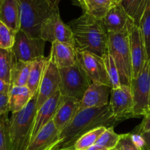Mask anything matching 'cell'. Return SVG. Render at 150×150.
I'll list each match as a JSON object with an SVG mask.
<instances>
[{"instance_id": "1", "label": "cell", "mask_w": 150, "mask_h": 150, "mask_svg": "<svg viewBox=\"0 0 150 150\" xmlns=\"http://www.w3.org/2000/svg\"><path fill=\"white\" fill-rule=\"evenodd\" d=\"M119 122L113 115L109 103L101 108L79 110L60 132L55 150L74 147L75 142L87 132L99 127H113Z\"/></svg>"}, {"instance_id": "2", "label": "cell", "mask_w": 150, "mask_h": 150, "mask_svg": "<svg viewBox=\"0 0 150 150\" xmlns=\"http://www.w3.org/2000/svg\"><path fill=\"white\" fill-rule=\"evenodd\" d=\"M68 25L76 52H89L101 57L107 52L108 32L102 20L83 13Z\"/></svg>"}, {"instance_id": "3", "label": "cell", "mask_w": 150, "mask_h": 150, "mask_svg": "<svg viewBox=\"0 0 150 150\" xmlns=\"http://www.w3.org/2000/svg\"><path fill=\"white\" fill-rule=\"evenodd\" d=\"M37 96L38 92L26 107L12 114L9 122L10 150H26L30 142L37 111Z\"/></svg>"}, {"instance_id": "4", "label": "cell", "mask_w": 150, "mask_h": 150, "mask_svg": "<svg viewBox=\"0 0 150 150\" xmlns=\"http://www.w3.org/2000/svg\"><path fill=\"white\" fill-rule=\"evenodd\" d=\"M20 9L21 29L32 38H40L43 22L59 11L49 0H18Z\"/></svg>"}, {"instance_id": "5", "label": "cell", "mask_w": 150, "mask_h": 150, "mask_svg": "<svg viewBox=\"0 0 150 150\" xmlns=\"http://www.w3.org/2000/svg\"><path fill=\"white\" fill-rule=\"evenodd\" d=\"M107 52L112 56L119 71L121 85L131 88L132 80V65L129 48V32H108Z\"/></svg>"}, {"instance_id": "6", "label": "cell", "mask_w": 150, "mask_h": 150, "mask_svg": "<svg viewBox=\"0 0 150 150\" xmlns=\"http://www.w3.org/2000/svg\"><path fill=\"white\" fill-rule=\"evenodd\" d=\"M59 90L62 96L73 98L80 101L91 83L80 63L77 60L73 66L59 69Z\"/></svg>"}, {"instance_id": "7", "label": "cell", "mask_w": 150, "mask_h": 150, "mask_svg": "<svg viewBox=\"0 0 150 150\" xmlns=\"http://www.w3.org/2000/svg\"><path fill=\"white\" fill-rule=\"evenodd\" d=\"M46 42L41 38H32L19 29L16 33L12 52L18 61L32 62L44 56Z\"/></svg>"}, {"instance_id": "8", "label": "cell", "mask_w": 150, "mask_h": 150, "mask_svg": "<svg viewBox=\"0 0 150 150\" xmlns=\"http://www.w3.org/2000/svg\"><path fill=\"white\" fill-rule=\"evenodd\" d=\"M131 90L134 100V115L144 116L149 111L150 98V59H147L141 73L132 79Z\"/></svg>"}, {"instance_id": "9", "label": "cell", "mask_w": 150, "mask_h": 150, "mask_svg": "<svg viewBox=\"0 0 150 150\" xmlns=\"http://www.w3.org/2000/svg\"><path fill=\"white\" fill-rule=\"evenodd\" d=\"M40 38L45 42L58 41L74 45L73 34L69 25L62 21L59 11L47 18L41 27Z\"/></svg>"}, {"instance_id": "10", "label": "cell", "mask_w": 150, "mask_h": 150, "mask_svg": "<svg viewBox=\"0 0 150 150\" xmlns=\"http://www.w3.org/2000/svg\"><path fill=\"white\" fill-rule=\"evenodd\" d=\"M109 102L113 115L119 122L135 117L134 115V100L132 90L126 85H121L112 89Z\"/></svg>"}, {"instance_id": "11", "label": "cell", "mask_w": 150, "mask_h": 150, "mask_svg": "<svg viewBox=\"0 0 150 150\" xmlns=\"http://www.w3.org/2000/svg\"><path fill=\"white\" fill-rule=\"evenodd\" d=\"M77 60L91 83L111 86L102 57L89 52H77Z\"/></svg>"}, {"instance_id": "12", "label": "cell", "mask_w": 150, "mask_h": 150, "mask_svg": "<svg viewBox=\"0 0 150 150\" xmlns=\"http://www.w3.org/2000/svg\"><path fill=\"white\" fill-rule=\"evenodd\" d=\"M60 81L59 69L49 58L38 88L37 96V109L59 90Z\"/></svg>"}, {"instance_id": "13", "label": "cell", "mask_w": 150, "mask_h": 150, "mask_svg": "<svg viewBox=\"0 0 150 150\" xmlns=\"http://www.w3.org/2000/svg\"><path fill=\"white\" fill-rule=\"evenodd\" d=\"M101 20L110 33L129 32L132 26L135 25L133 20L119 3H115Z\"/></svg>"}, {"instance_id": "14", "label": "cell", "mask_w": 150, "mask_h": 150, "mask_svg": "<svg viewBox=\"0 0 150 150\" xmlns=\"http://www.w3.org/2000/svg\"><path fill=\"white\" fill-rule=\"evenodd\" d=\"M129 48L132 65V79L141 73L144 63L147 60L145 45L139 26L133 25L129 31Z\"/></svg>"}, {"instance_id": "15", "label": "cell", "mask_w": 150, "mask_h": 150, "mask_svg": "<svg viewBox=\"0 0 150 150\" xmlns=\"http://www.w3.org/2000/svg\"><path fill=\"white\" fill-rule=\"evenodd\" d=\"M112 87L101 83H91L80 100L79 110L91 108H101L107 105Z\"/></svg>"}, {"instance_id": "16", "label": "cell", "mask_w": 150, "mask_h": 150, "mask_svg": "<svg viewBox=\"0 0 150 150\" xmlns=\"http://www.w3.org/2000/svg\"><path fill=\"white\" fill-rule=\"evenodd\" d=\"M60 99L61 94L60 90H58L37 109L30 142L43 127L48 124L49 122L52 121L60 103Z\"/></svg>"}, {"instance_id": "17", "label": "cell", "mask_w": 150, "mask_h": 150, "mask_svg": "<svg viewBox=\"0 0 150 150\" xmlns=\"http://www.w3.org/2000/svg\"><path fill=\"white\" fill-rule=\"evenodd\" d=\"M49 59L58 69L73 66L77 61V52L74 45L65 42H51Z\"/></svg>"}, {"instance_id": "18", "label": "cell", "mask_w": 150, "mask_h": 150, "mask_svg": "<svg viewBox=\"0 0 150 150\" xmlns=\"http://www.w3.org/2000/svg\"><path fill=\"white\" fill-rule=\"evenodd\" d=\"M79 105L80 101L78 100L61 95L60 103L53 119V122L59 131L61 132L71 121L79 110Z\"/></svg>"}, {"instance_id": "19", "label": "cell", "mask_w": 150, "mask_h": 150, "mask_svg": "<svg viewBox=\"0 0 150 150\" xmlns=\"http://www.w3.org/2000/svg\"><path fill=\"white\" fill-rule=\"evenodd\" d=\"M60 135V132L57 130L52 120L35 135L26 150H46L59 142Z\"/></svg>"}, {"instance_id": "20", "label": "cell", "mask_w": 150, "mask_h": 150, "mask_svg": "<svg viewBox=\"0 0 150 150\" xmlns=\"http://www.w3.org/2000/svg\"><path fill=\"white\" fill-rule=\"evenodd\" d=\"M0 21L15 32L21 29L20 9L18 0H0Z\"/></svg>"}, {"instance_id": "21", "label": "cell", "mask_w": 150, "mask_h": 150, "mask_svg": "<svg viewBox=\"0 0 150 150\" xmlns=\"http://www.w3.org/2000/svg\"><path fill=\"white\" fill-rule=\"evenodd\" d=\"M9 109L13 114L23 109L33 98L34 94L26 86H12L9 92Z\"/></svg>"}, {"instance_id": "22", "label": "cell", "mask_w": 150, "mask_h": 150, "mask_svg": "<svg viewBox=\"0 0 150 150\" xmlns=\"http://www.w3.org/2000/svg\"><path fill=\"white\" fill-rule=\"evenodd\" d=\"M82 9L83 13L97 19H102L109 9L115 4L110 0H74Z\"/></svg>"}, {"instance_id": "23", "label": "cell", "mask_w": 150, "mask_h": 150, "mask_svg": "<svg viewBox=\"0 0 150 150\" xmlns=\"http://www.w3.org/2000/svg\"><path fill=\"white\" fill-rule=\"evenodd\" d=\"M48 59L49 57H43L31 62L30 73L26 86L34 95L38 92Z\"/></svg>"}, {"instance_id": "24", "label": "cell", "mask_w": 150, "mask_h": 150, "mask_svg": "<svg viewBox=\"0 0 150 150\" xmlns=\"http://www.w3.org/2000/svg\"><path fill=\"white\" fill-rule=\"evenodd\" d=\"M148 1L149 0H121L119 4L133 20L135 24L138 26Z\"/></svg>"}, {"instance_id": "25", "label": "cell", "mask_w": 150, "mask_h": 150, "mask_svg": "<svg viewBox=\"0 0 150 150\" xmlns=\"http://www.w3.org/2000/svg\"><path fill=\"white\" fill-rule=\"evenodd\" d=\"M30 68L31 62H24L17 60L11 73L10 83L12 86H26L29 77Z\"/></svg>"}, {"instance_id": "26", "label": "cell", "mask_w": 150, "mask_h": 150, "mask_svg": "<svg viewBox=\"0 0 150 150\" xmlns=\"http://www.w3.org/2000/svg\"><path fill=\"white\" fill-rule=\"evenodd\" d=\"M16 61L11 50L0 48V79L10 83L12 70Z\"/></svg>"}, {"instance_id": "27", "label": "cell", "mask_w": 150, "mask_h": 150, "mask_svg": "<svg viewBox=\"0 0 150 150\" xmlns=\"http://www.w3.org/2000/svg\"><path fill=\"white\" fill-rule=\"evenodd\" d=\"M106 128V127H99L87 132L75 142L74 148L76 150H85L90 146L96 144L99 138Z\"/></svg>"}, {"instance_id": "28", "label": "cell", "mask_w": 150, "mask_h": 150, "mask_svg": "<svg viewBox=\"0 0 150 150\" xmlns=\"http://www.w3.org/2000/svg\"><path fill=\"white\" fill-rule=\"evenodd\" d=\"M138 26L145 45L147 59H150V0H149Z\"/></svg>"}, {"instance_id": "29", "label": "cell", "mask_w": 150, "mask_h": 150, "mask_svg": "<svg viewBox=\"0 0 150 150\" xmlns=\"http://www.w3.org/2000/svg\"><path fill=\"white\" fill-rule=\"evenodd\" d=\"M121 138V134L115 133L113 127H107L97 140L96 144L106 148L109 150H113L117 147Z\"/></svg>"}, {"instance_id": "30", "label": "cell", "mask_w": 150, "mask_h": 150, "mask_svg": "<svg viewBox=\"0 0 150 150\" xmlns=\"http://www.w3.org/2000/svg\"><path fill=\"white\" fill-rule=\"evenodd\" d=\"M102 58L105 64L106 70H107V76H108L112 89L119 88L121 84L120 82L119 71H118L114 59L108 52L106 53Z\"/></svg>"}, {"instance_id": "31", "label": "cell", "mask_w": 150, "mask_h": 150, "mask_svg": "<svg viewBox=\"0 0 150 150\" xmlns=\"http://www.w3.org/2000/svg\"><path fill=\"white\" fill-rule=\"evenodd\" d=\"M9 122L8 113L0 114V150H10Z\"/></svg>"}, {"instance_id": "32", "label": "cell", "mask_w": 150, "mask_h": 150, "mask_svg": "<svg viewBox=\"0 0 150 150\" xmlns=\"http://www.w3.org/2000/svg\"><path fill=\"white\" fill-rule=\"evenodd\" d=\"M16 33V32L0 21V48L11 50L15 42Z\"/></svg>"}, {"instance_id": "33", "label": "cell", "mask_w": 150, "mask_h": 150, "mask_svg": "<svg viewBox=\"0 0 150 150\" xmlns=\"http://www.w3.org/2000/svg\"><path fill=\"white\" fill-rule=\"evenodd\" d=\"M120 150H146L145 149H140L135 145L131 137V133L121 134V138L118 145Z\"/></svg>"}, {"instance_id": "34", "label": "cell", "mask_w": 150, "mask_h": 150, "mask_svg": "<svg viewBox=\"0 0 150 150\" xmlns=\"http://www.w3.org/2000/svg\"><path fill=\"white\" fill-rule=\"evenodd\" d=\"M146 132H150V110L144 116L143 121L133 131V133L141 134Z\"/></svg>"}, {"instance_id": "35", "label": "cell", "mask_w": 150, "mask_h": 150, "mask_svg": "<svg viewBox=\"0 0 150 150\" xmlns=\"http://www.w3.org/2000/svg\"><path fill=\"white\" fill-rule=\"evenodd\" d=\"M9 112V96L0 93V114H7Z\"/></svg>"}, {"instance_id": "36", "label": "cell", "mask_w": 150, "mask_h": 150, "mask_svg": "<svg viewBox=\"0 0 150 150\" xmlns=\"http://www.w3.org/2000/svg\"><path fill=\"white\" fill-rule=\"evenodd\" d=\"M11 87V83L2 79H0V93L8 95Z\"/></svg>"}, {"instance_id": "37", "label": "cell", "mask_w": 150, "mask_h": 150, "mask_svg": "<svg viewBox=\"0 0 150 150\" xmlns=\"http://www.w3.org/2000/svg\"><path fill=\"white\" fill-rule=\"evenodd\" d=\"M139 135H141L144 139L145 149L150 150V132H146V133H143Z\"/></svg>"}, {"instance_id": "38", "label": "cell", "mask_w": 150, "mask_h": 150, "mask_svg": "<svg viewBox=\"0 0 150 150\" xmlns=\"http://www.w3.org/2000/svg\"><path fill=\"white\" fill-rule=\"evenodd\" d=\"M85 150H109V149H106V148L104 147H102V146H99V145L97 144H94L93 145V146H90L89 148H88V149Z\"/></svg>"}, {"instance_id": "39", "label": "cell", "mask_w": 150, "mask_h": 150, "mask_svg": "<svg viewBox=\"0 0 150 150\" xmlns=\"http://www.w3.org/2000/svg\"><path fill=\"white\" fill-rule=\"evenodd\" d=\"M49 1L54 8H58V4L60 3V0H49Z\"/></svg>"}, {"instance_id": "40", "label": "cell", "mask_w": 150, "mask_h": 150, "mask_svg": "<svg viewBox=\"0 0 150 150\" xmlns=\"http://www.w3.org/2000/svg\"><path fill=\"white\" fill-rule=\"evenodd\" d=\"M56 144H54V145H53V146H50V147H49L48 149H46V150H55V146H56Z\"/></svg>"}, {"instance_id": "41", "label": "cell", "mask_w": 150, "mask_h": 150, "mask_svg": "<svg viewBox=\"0 0 150 150\" xmlns=\"http://www.w3.org/2000/svg\"><path fill=\"white\" fill-rule=\"evenodd\" d=\"M57 150H76L74 147H70V148H66V149H57Z\"/></svg>"}, {"instance_id": "42", "label": "cell", "mask_w": 150, "mask_h": 150, "mask_svg": "<svg viewBox=\"0 0 150 150\" xmlns=\"http://www.w3.org/2000/svg\"><path fill=\"white\" fill-rule=\"evenodd\" d=\"M110 1H112L113 2H115V3H119L121 0H110Z\"/></svg>"}, {"instance_id": "43", "label": "cell", "mask_w": 150, "mask_h": 150, "mask_svg": "<svg viewBox=\"0 0 150 150\" xmlns=\"http://www.w3.org/2000/svg\"><path fill=\"white\" fill-rule=\"evenodd\" d=\"M113 150H120V148H119V146H117V147H116V148H115V149H113Z\"/></svg>"}, {"instance_id": "44", "label": "cell", "mask_w": 150, "mask_h": 150, "mask_svg": "<svg viewBox=\"0 0 150 150\" xmlns=\"http://www.w3.org/2000/svg\"><path fill=\"white\" fill-rule=\"evenodd\" d=\"M149 108L150 110V98H149Z\"/></svg>"}]
</instances>
